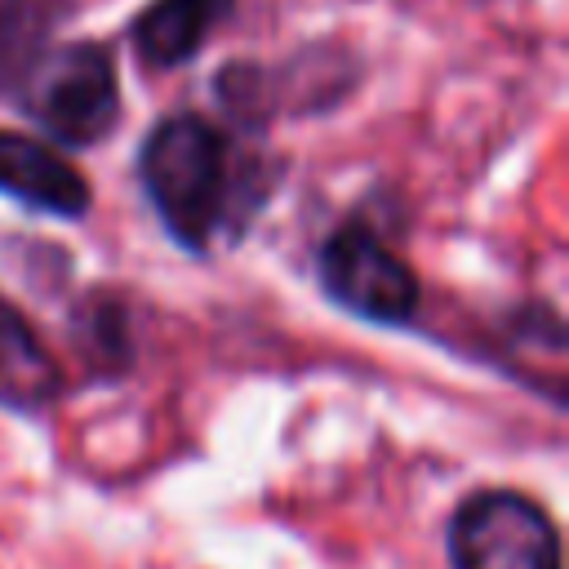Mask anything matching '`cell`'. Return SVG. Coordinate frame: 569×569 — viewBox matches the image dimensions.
Masks as SVG:
<instances>
[{
  "label": "cell",
  "instance_id": "obj_1",
  "mask_svg": "<svg viewBox=\"0 0 569 569\" xmlns=\"http://www.w3.org/2000/svg\"><path fill=\"white\" fill-rule=\"evenodd\" d=\"M142 182L169 236L200 253L227 218L231 147L200 116H169L142 142Z\"/></svg>",
  "mask_w": 569,
  "mask_h": 569
},
{
  "label": "cell",
  "instance_id": "obj_2",
  "mask_svg": "<svg viewBox=\"0 0 569 569\" xmlns=\"http://www.w3.org/2000/svg\"><path fill=\"white\" fill-rule=\"evenodd\" d=\"M449 560L453 569H560V538L533 498L480 489L453 511Z\"/></svg>",
  "mask_w": 569,
  "mask_h": 569
},
{
  "label": "cell",
  "instance_id": "obj_3",
  "mask_svg": "<svg viewBox=\"0 0 569 569\" xmlns=\"http://www.w3.org/2000/svg\"><path fill=\"white\" fill-rule=\"evenodd\" d=\"M27 111L71 147H89L116 129L120 80L116 58L102 44H71L49 53L27 84Z\"/></svg>",
  "mask_w": 569,
  "mask_h": 569
},
{
  "label": "cell",
  "instance_id": "obj_4",
  "mask_svg": "<svg viewBox=\"0 0 569 569\" xmlns=\"http://www.w3.org/2000/svg\"><path fill=\"white\" fill-rule=\"evenodd\" d=\"M320 284L338 307L373 325H400L418 307V280L405 258L360 222H347L320 249Z\"/></svg>",
  "mask_w": 569,
  "mask_h": 569
},
{
  "label": "cell",
  "instance_id": "obj_5",
  "mask_svg": "<svg viewBox=\"0 0 569 569\" xmlns=\"http://www.w3.org/2000/svg\"><path fill=\"white\" fill-rule=\"evenodd\" d=\"M0 191L58 218H80L89 209L84 173L53 147L9 129H0Z\"/></svg>",
  "mask_w": 569,
  "mask_h": 569
},
{
  "label": "cell",
  "instance_id": "obj_6",
  "mask_svg": "<svg viewBox=\"0 0 569 569\" xmlns=\"http://www.w3.org/2000/svg\"><path fill=\"white\" fill-rule=\"evenodd\" d=\"M62 378L40 342V333L27 325V316L0 298V405L18 413H36L58 396Z\"/></svg>",
  "mask_w": 569,
  "mask_h": 569
},
{
  "label": "cell",
  "instance_id": "obj_7",
  "mask_svg": "<svg viewBox=\"0 0 569 569\" xmlns=\"http://www.w3.org/2000/svg\"><path fill=\"white\" fill-rule=\"evenodd\" d=\"M231 4L236 0H156L138 13L133 44L151 67H178L204 44Z\"/></svg>",
  "mask_w": 569,
  "mask_h": 569
}]
</instances>
